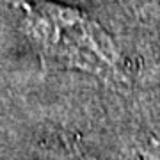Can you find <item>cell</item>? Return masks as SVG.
<instances>
[{
  "label": "cell",
  "mask_w": 160,
  "mask_h": 160,
  "mask_svg": "<svg viewBox=\"0 0 160 160\" xmlns=\"http://www.w3.org/2000/svg\"><path fill=\"white\" fill-rule=\"evenodd\" d=\"M142 160H160V141H151L142 153Z\"/></svg>",
  "instance_id": "cell-2"
},
{
  "label": "cell",
  "mask_w": 160,
  "mask_h": 160,
  "mask_svg": "<svg viewBox=\"0 0 160 160\" xmlns=\"http://www.w3.org/2000/svg\"><path fill=\"white\" fill-rule=\"evenodd\" d=\"M27 34L45 52L69 68L112 77L119 66L114 39L77 9L41 4L27 16Z\"/></svg>",
  "instance_id": "cell-1"
}]
</instances>
